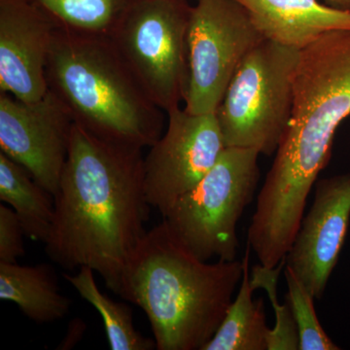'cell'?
Returning a JSON list of instances; mask_svg holds the SVG:
<instances>
[{
  "label": "cell",
  "mask_w": 350,
  "mask_h": 350,
  "mask_svg": "<svg viewBox=\"0 0 350 350\" xmlns=\"http://www.w3.org/2000/svg\"><path fill=\"white\" fill-rule=\"evenodd\" d=\"M142 150L105 142L75 123L54 195L47 256L68 271L89 267L119 297L146 234L150 204Z\"/></svg>",
  "instance_id": "6da1fadb"
},
{
  "label": "cell",
  "mask_w": 350,
  "mask_h": 350,
  "mask_svg": "<svg viewBox=\"0 0 350 350\" xmlns=\"http://www.w3.org/2000/svg\"><path fill=\"white\" fill-rule=\"evenodd\" d=\"M349 115L350 29H337L299 53L291 117L252 216L260 231L283 241L296 237L336 131Z\"/></svg>",
  "instance_id": "7a4b0ae2"
},
{
  "label": "cell",
  "mask_w": 350,
  "mask_h": 350,
  "mask_svg": "<svg viewBox=\"0 0 350 350\" xmlns=\"http://www.w3.org/2000/svg\"><path fill=\"white\" fill-rule=\"evenodd\" d=\"M243 269V259L202 261L163 221L133 253L122 298L144 310L156 349L202 350L222 323Z\"/></svg>",
  "instance_id": "3957f363"
},
{
  "label": "cell",
  "mask_w": 350,
  "mask_h": 350,
  "mask_svg": "<svg viewBox=\"0 0 350 350\" xmlns=\"http://www.w3.org/2000/svg\"><path fill=\"white\" fill-rule=\"evenodd\" d=\"M47 81L75 123L105 142L144 150L162 137L165 111L149 98L109 36L56 27Z\"/></svg>",
  "instance_id": "277c9868"
},
{
  "label": "cell",
  "mask_w": 350,
  "mask_h": 350,
  "mask_svg": "<svg viewBox=\"0 0 350 350\" xmlns=\"http://www.w3.org/2000/svg\"><path fill=\"white\" fill-rule=\"evenodd\" d=\"M299 53L264 39L246 55L215 112L226 147L278 151L291 117Z\"/></svg>",
  "instance_id": "5b68a950"
},
{
  "label": "cell",
  "mask_w": 350,
  "mask_h": 350,
  "mask_svg": "<svg viewBox=\"0 0 350 350\" xmlns=\"http://www.w3.org/2000/svg\"><path fill=\"white\" fill-rule=\"evenodd\" d=\"M259 155L253 149L227 147L211 172L163 216L177 239L202 261L236 260L237 225L256 192Z\"/></svg>",
  "instance_id": "8992f818"
},
{
  "label": "cell",
  "mask_w": 350,
  "mask_h": 350,
  "mask_svg": "<svg viewBox=\"0 0 350 350\" xmlns=\"http://www.w3.org/2000/svg\"><path fill=\"white\" fill-rule=\"evenodd\" d=\"M187 0H135L109 34L131 72L165 112L189 87Z\"/></svg>",
  "instance_id": "52a82bcc"
},
{
  "label": "cell",
  "mask_w": 350,
  "mask_h": 350,
  "mask_svg": "<svg viewBox=\"0 0 350 350\" xmlns=\"http://www.w3.org/2000/svg\"><path fill=\"white\" fill-rule=\"evenodd\" d=\"M264 39L236 0H198L189 22L184 108L192 114L215 113L239 64Z\"/></svg>",
  "instance_id": "ba28073f"
},
{
  "label": "cell",
  "mask_w": 350,
  "mask_h": 350,
  "mask_svg": "<svg viewBox=\"0 0 350 350\" xmlns=\"http://www.w3.org/2000/svg\"><path fill=\"white\" fill-rule=\"evenodd\" d=\"M167 115V131L144 162L147 200L163 217L211 172L227 148L215 113L192 114L179 107Z\"/></svg>",
  "instance_id": "9c48e42d"
},
{
  "label": "cell",
  "mask_w": 350,
  "mask_h": 350,
  "mask_svg": "<svg viewBox=\"0 0 350 350\" xmlns=\"http://www.w3.org/2000/svg\"><path fill=\"white\" fill-rule=\"evenodd\" d=\"M75 120L48 90L31 103L0 93V149L53 196L68 159Z\"/></svg>",
  "instance_id": "30bf717a"
},
{
  "label": "cell",
  "mask_w": 350,
  "mask_h": 350,
  "mask_svg": "<svg viewBox=\"0 0 350 350\" xmlns=\"http://www.w3.org/2000/svg\"><path fill=\"white\" fill-rule=\"evenodd\" d=\"M350 220V172L321 179L301 219L286 266L315 300H321L344 246Z\"/></svg>",
  "instance_id": "8fae6325"
},
{
  "label": "cell",
  "mask_w": 350,
  "mask_h": 350,
  "mask_svg": "<svg viewBox=\"0 0 350 350\" xmlns=\"http://www.w3.org/2000/svg\"><path fill=\"white\" fill-rule=\"evenodd\" d=\"M55 29L29 0H0V93L25 103L45 96Z\"/></svg>",
  "instance_id": "7c38bea8"
},
{
  "label": "cell",
  "mask_w": 350,
  "mask_h": 350,
  "mask_svg": "<svg viewBox=\"0 0 350 350\" xmlns=\"http://www.w3.org/2000/svg\"><path fill=\"white\" fill-rule=\"evenodd\" d=\"M265 39L301 50L322 34L350 29V11L320 0H236Z\"/></svg>",
  "instance_id": "4fadbf2b"
},
{
  "label": "cell",
  "mask_w": 350,
  "mask_h": 350,
  "mask_svg": "<svg viewBox=\"0 0 350 350\" xmlns=\"http://www.w3.org/2000/svg\"><path fill=\"white\" fill-rule=\"evenodd\" d=\"M0 299L16 304L38 324L53 323L70 312V299L61 293L54 268L45 262H0Z\"/></svg>",
  "instance_id": "5bb4252c"
},
{
  "label": "cell",
  "mask_w": 350,
  "mask_h": 350,
  "mask_svg": "<svg viewBox=\"0 0 350 350\" xmlns=\"http://www.w3.org/2000/svg\"><path fill=\"white\" fill-rule=\"evenodd\" d=\"M0 200L17 214L25 237L45 243L55 216L54 196L24 167L0 152Z\"/></svg>",
  "instance_id": "9a60e30c"
},
{
  "label": "cell",
  "mask_w": 350,
  "mask_h": 350,
  "mask_svg": "<svg viewBox=\"0 0 350 350\" xmlns=\"http://www.w3.org/2000/svg\"><path fill=\"white\" fill-rule=\"evenodd\" d=\"M250 251L247 246L239 294L228 308L215 335L202 350H268L269 328L267 326L265 301L252 298L254 289L250 284Z\"/></svg>",
  "instance_id": "2e32d148"
},
{
  "label": "cell",
  "mask_w": 350,
  "mask_h": 350,
  "mask_svg": "<svg viewBox=\"0 0 350 350\" xmlns=\"http://www.w3.org/2000/svg\"><path fill=\"white\" fill-rule=\"evenodd\" d=\"M94 269L83 266L75 275L63 276L77 293L100 313L111 350H152L156 349L154 338H145L133 326L130 306L113 301L103 293L94 280Z\"/></svg>",
  "instance_id": "e0dca14e"
},
{
  "label": "cell",
  "mask_w": 350,
  "mask_h": 350,
  "mask_svg": "<svg viewBox=\"0 0 350 350\" xmlns=\"http://www.w3.org/2000/svg\"><path fill=\"white\" fill-rule=\"evenodd\" d=\"M55 27L109 36L135 0H29Z\"/></svg>",
  "instance_id": "ac0fdd59"
},
{
  "label": "cell",
  "mask_w": 350,
  "mask_h": 350,
  "mask_svg": "<svg viewBox=\"0 0 350 350\" xmlns=\"http://www.w3.org/2000/svg\"><path fill=\"white\" fill-rule=\"evenodd\" d=\"M286 258V257H285ZM286 265V260H282L278 266L269 267L256 265L252 269L250 284L253 289L262 288L268 294L269 301L275 310V324L269 329L268 335V350H299L298 328L295 321L293 312L289 301L280 305L278 299V282L282 269Z\"/></svg>",
  "instance_id": "d6986e66"
},
{
  "label": "cell",
  "mask_w": 350,
  "mask_h": 350,
  "mask_svg": "<svg viewBox=\"0 0 350 350\" xmlns=\"http://www.w3.org/2000/svg\"><path fill=\"white\" fill-rule=\"evenodd\" d=\"M288 293L287 301L291 306L298 328L300 350H338L326 332L322 328L314 308V301L303 282L295 275L293 269L285 265Z\"/></svg>",
  "instance_id": "ffe728a7"
},
{
  "label": "cell",
  "mask_w": 350,
  "mask_h": 350,
  "mask_svg": "<svg viewBox=\"0 0 350 350\" xmlns=\"http://www.w3.org/2000/svg\"><path fill=\"white\" fill-rule=\"evenodd\" d=\"M25 232L11 207L0 206V262H17L25 256Z\"/></svg>",
  "instance_id": "44dd1931"
},
{
  "label": "cell",
  "mask_w": 350,
  "mask_h": 350,
  "mask_svg": "<svg viewBox=\"0 0 350 350\" xmlns=\"http://www.w3.org/2000/svg\"><path fill=\"white\" fill-rule=\"evenodd\" d=\"M320 1L333 8L350 11V0H320Z\"/></svg>",
  "instance_id": "7402d4cb"
}]
</instances>
